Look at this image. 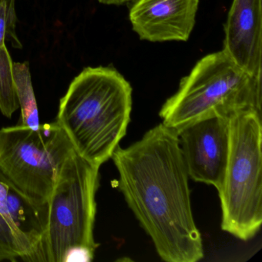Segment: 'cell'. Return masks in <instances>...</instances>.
<instances>
[{
  "label": "cell",
  "mask_w": 262,
  "mask_h": 262,
  "mask_svg": "<svg viewBox=\"0 0 262 262\" xmlns=\"http://www.w3.org/2000/svg\"><path fill=\"white\" fill-rule=\"evenodd\" d=\"M111 159L119 189L159 257L167 262L202 260L203 242L176 132L160 123L128 148L118 146Z\"/></svg>",
  "instance_id": "cell-1"
},
{
  "label": "cell",
  "mask_w": 262,
  "mask_h": 262,
  "mask_svg": "<svg viewBox=\"0 0 262 262\" xmlns=\"http://www.w3.org/2000/svg\"><path fill=\"white\" fill-rule=\"evenodd\" d=\"M133 88L111 67H87L59 102L56 122L75 151L96 166L111 159L126 135Z\"/></svg>",
  "instance_id": "cell-2"
},
{
  "label": "cell",
  "mask_w": 262,
  "mask_h": 262,
  "mask_svg": "<svg viewBox=\"0 0 262 262\" xmlns=\"http://www.w3.org/2000/svg\"><path fill=\"white\" fill-rule=\"evenodd\" d=\"M99 168L73 151L62 165L47 203L39 261L88 262L94 238Z\"/></svg>",
  "instance_id": "cell-3"
},
{
  "label": "cell",
  "mask_w": 262,
  "mask_h": 262,
  "mask_svg": "<svg viewBox=\"0 0 262 262\" xmlns=\"http://www.w3.org/2000/svg\"><path fill=\"white\" fill-rule=\"evenodd\" d=\"M261 79L236 64L223 50L207 55L184 77L162 105V124L174 131L209 116L231 117L254 110L261 113Z\"/></svg>",
  "instance_id": "cell-4"
},
{
  "label": "cell",
  "mask_w": 262,
  "mask_h": 262,
  "mask_svg": "<svg viewBox=\"0 0 262 262\" xmlns=\"http://www.w3.org/2000/svg\"><path fill=\"white\" fill-rule=\"evenodd\" d=\"M229 152L219 196L222 228L242 241L262 224L261 113L246 110L229 117Z\"/></svg>",
  "instance_id": "cell-5"
},
{
  "label": "cell",
  "mask_w": 262,
  "mask_h": 262,
  "mask_svg": "<svg viewBox=\"0 0 262 262\" xmlns=\"http://www.w3.org/2000/svg\"><path fill=\"white\" fill-rule=\"evenodd\" d=\"M74 151L59 124L0 128V174L23 195L47 207L58 174Z\"/></svg>",
  "instance_id": "cell-6"
},
{
  "label": "cell",
  "mask_w": 262,
  "mask_h": 262,
  "mask_svg": "<svg viewBox=\"0 0 262 262\" xmlns=\"http://www.w3.org/2000/svg\"><path fill=\"white\" fill-rule=\"evenodd\" d=\"M47 207L23 195L0 174V261H38Z\"/></svg>",
  "instance_id": "cell-7"
},
{
  "label": "cell",
  "mask_w": 262,
  "mask_h": 262,
  "mask_svg": "<svg viewBox=\"0 0 262 262\" xmlns=\"http://www.w3.org/2000/svg\"><path fill=\"white\" fill-rule=\"evenodd\" d=\"M176 132L189 178L219 191L229 152V118H203Z\"/></svg>",
  "instance_id": "cell-8"
},
{
  "label": "cell",
  "mask_w": 262,
  "mask_h": 262,
  "mask_svg": "<svg viewBox=\"0 0 262 262\" xmlns=\"http://www.w3.org/2000/svg\"><path fill=\"white\" fill-rule=\"evenodd\" d=\"M199 0H136L129 11L133 30L142 40H188Z\"/></svg>",
  "instance_id": "cell-9"
},
{
  "label": "cell",
  "mask_w": 262,
  "mask_h": 262,
  "mask_svg": "<svg viewBox=\"0 0 262 262\" xmlns=\"http://www.w3.org/2000/svg\"><path fill=\"white\" fill-rule=\"evenodd\" d=\"M261 0H233L225 25L223 51L261 79Z\"/></svg>",
  "instance_id": "cell-10"
},
{
  "label": "cell",
  "mask_w": 262,
  "mask_h": 262,
  "mask_svg": "<svg viewBox=\"0 0 262 262\" xmlns=\"http://www.w3.org/2000/svg\"><path fill=\"white\" fill-rule=\"evenodd\" d=\"M13 76L21 110L20 123L37 129L40 125L39 111L28 62H13Z\"/></svg>",
  "instance_id": "cell-11"
},
{
  "label": "cell",
  "mask_w": 262,
  "mask_h": 262,
  "mask_svg": "<svg viewBox=\"0 0 262 262\" xmlns=\"http://www.w3.org/2000/svg\"><path fill=\"white\" fill-rule=\"evenodd\" d=\"M19 108L13 76V62L7 46L0 47V111L11 118Z\"/></svg>",
  "instance_id": "cell-12"
},
{
  "label": "cell",
  "mask_w": 262,
  "mask_h": 262,
  "mask_svg": "<svg viewBox=\"0 0 262 262\" xmlns=\"http://www.w3.org/2000/svg\"><path fill=\"white\" fill-rule=\"evenodd\" d=\"M16 14L15 0H2L0 4V47L8 39L15 48H22L16 33Z\"/></svg>",
  "instance_id": "cell-13"
},
{
  "label": "cell",
  "mask_w": 262,
  "mask_h": 262,
  "mask_svg": "<svg viewBox=\"0 0 262 262\" xmlns=\"http://www.w3.org/2000/svg\"><path fill=\"white\" fill-rule=\"evenodd\" d=\"M100 4L105 5H116L119 6L128 2L130 0H97Z\"/></svg>",
  "instance_id": "cell-14"
},
{
  "label": "cell",
  "mask_w": 262,
  "mask_h": 262,
  "mask_svg": "<svg viewBox=\"0 0 262 262\" xmlns=\"http://www.w3.org/2000/svg\"><path fill=\"white\" fill-rule=\"evenodd\" d=\"M1 2H2V0H0V4H1Z\"/></svg>",
  "instance_id": "cell-15"
}]
</instances>
